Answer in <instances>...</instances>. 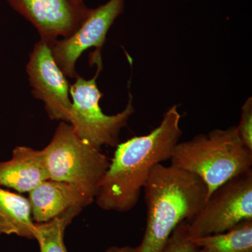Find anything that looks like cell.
Wrapping results in <instances>:
<instances>
[{
  "label": "cell",
  "mask_w": 252,
  "mask_h": 252,
  "mask_svg": "<svg viewBox=\"0 0 252 252\" xmlns=\"http://www.w3.org/2000/svg\"><path fill=\"white\" fill-rule=\"evenodd\" d=\"M180 119L172 106L152 132L118 144L94 198L101 209L127 212L136 206L153 167L171 158L182 135Z\"/></svg>",
  "instance_id": "6da1fadb"
},
{
  "label": "cell",
  "mask_w": 252,
  "mask_h": 252,
  "mask_svg": "<svg viewBox=\"0 0 252 252\" xmlns=\"http://www.w3.org/2000/svg\"><path fill=\"white\" fill-rule=\"evenodd\" d=\"M143 189L147 225L136 252H163L177 225L193 220L206 201L207 186L194 174L158 163L151 171Z\"/></svg>",
  "instance_id": "7a4b0ae2"
},
{
  "label": "cell",
  "mask_w": 252,
  "mask_h": 252,
  "mask_svg": "<svg viewBox=\"0 0 252 252\" xmlns=\"http://www.w3.org/2000/svg\"><path fill=\"white\" fill-rule=\"evenodd\" d=\"M170 160L172 166L200 177L207 186L208 198L227 181L252 170V152L233 126L179 142Z\"/></svg>",
  "instance_id": "3957f363"
},
{
  "label": "cell",
  "mask_w": 252,
  "mask_h": 252,
  "mask_svg": "<svg viewBox=\"0 0 252 252\" xmlns=\"http://www.w3.org/2000/svg\"><path fill=\"white\" fill-rule=\"evenodd\" d=\"M41 153L49 180L79 186L94 196L110 162L100 149L82 140L64 122Z\"/></svg>",
  "instance_id": "277c9868"
},
{
  "label": "cell",
  "mask_w": 252,
  "mask_h": 252,
  "mask_svg": "<svg viewBox=\"0 0 252 252\" xmlns=\"http://www.w3.org/2000/svg\"><path fill=\"white\" fill-rule=\"evenodd\" d=\"M93 61L97 64V70L93 79L86 80L78 76L75 82L69 87L72 97V108L68 123L72 126L82 140L96 148L102 146L117 147L119 134L123 127L133 114L132 97L130 95L128 103L124 111L115 115H106L99 107V99L103 94L97 86V78L102 68L100 51L93 54Z\"/></svg>",
  "instance_id": "5b68a950"
},
{
  "label": "cell",
  "mask_w": 252,
  "mask_h": 252,
  "mask_svg": "<svg viewBox=\"0 0 252 252\" xmlns=\"http://www.w3.org/2000/svg\"><path fill=\"white\" fill-rule=\"evenodd\" d=\"M252 220V169L227 181L207 198L188 222L190 239L224 233Z\"/></svg>",
  "instance_id": "8992f818"
},
{
  "label": "cell",
  "mask_w": 252,
  "mask_h": 252,
  "mask_svg": "<svg viewBox=\"0 0 252 252\" xmlns=\"http://www.w3.org/2000/svg\"><path fill=\"white\" fill-rule=\"evenodd\" d=\"M124 0H109L91 9L79 28L63 39L47 41L51 53L66 77L77 78L75 65L83 52L91 47L100 51L113 23L123 12Z\"/></svg>",
  "instance_id": "52a82bcc"
},
{
  "label": "cell",
  "mask_w": 252,
  "mask_h": 252,
  "mask_svg": "<svg viewBox=\"0 0 252 252\" xmlns=\"http://www.w3.org/2000/svg\"><path fill=\"white\" fill-rule=\"evenodd\" d=\"M27 72L33 96L44 102L50 119L68 123L72 108L70 86L45 39H41L34 45L30 55Z\"/></svg>",
  "instance_id": "ba28073f"
},
{
  "label": "cell",
  "mask_w": 252,
  "mask_h": 252,
  "mask_svg": "<svg viewBox=\"0 0 252 252\" xmlns=\"http://www.w3.org/2000/svg\"><path fill=\"white\" fill-rule=\"evenodd\" d=\"M46 41L67 37L79 28L90 9L72 0H7Z\"/></svg>",
  "instance_id": "9c48e42d"
},
{
  "label": "cell",
  "mask_w": 252,
  "mask_h": 252,
  "mask_svg": "<svg viewBox=\"0 0 252 252\" xmlns=\"http://www.w3.org/2000/svg\"><path fill=\"white\" fill-rule=\"evenodd\" d=\"M95 196L79 186L47 180L29 193L32 216L34 223L56 218L71 208H84L94 201Z\"/></svg>",
  "instance_id": "30bf717a"
},
{
  "label": "cell",
  "mask_w": 252,
  "mask_h": 252,
  "mask_svg": "<svg viewBox=\"0 0 252 252\" xmlns=\"http://www.w3.org/2000/svg\"><path fill=\"white\" fill-rule=\"evenodd\" d=\"M47 180L41 150L18 146L10 160L0 162V186L19 193H30Z\"/></svg>",
  "instance_id": "8fae6325"
},
{
  "label": "cell",
  "mask_w": 252,
  "mask_h": 252,
  "mask_svg": "<svg viewBox=\"0 0 252 252\" xmlns=\"http://www.w3.org/2000/svg\"><path fill=\"white\" fill-rule=\"evenodd\" d=\"M34 226L28 198L0 187V235L34 239Z\"/></svg>",
  "instance_id": "7c38bea8"
},
{
  "label": "cell",
  "mask_w": 252,
  "mask_h": 252,
  "mask_svg": "<svg viewBox=\"0 0 252 252\" xmlns=\"http://www.w3.org/2000/svg\"><path fill=\"white\" fill-rule=\"evenodd\" d=\"M204 252H252V220L224 233L191 239Z\"/></svg>",
  "instance_id": "4fadbf2b"
},
{
  "label": "cell",
  "mask_w": 252,
  "mask_h": 252,
  "mask_svg": "<svg viewBox=\"0 0 252 252\" xmlns=\"http://www.w3.org/2000/svg\"><path fill=\"white\" fill-rule=\"evenodd\" d=\"M81 210L74 207L49 221L35 223L34 239L39 243L40 252H67L64 245V232Z\"/></svg>",
  "instance_id": "5bb4252c"
},
{
  "label": "cell",
  "mask_w": 252,
  "mask_h": 252,
  "mask_svg": "<svg viewBox=\"0 0 252 252\" xmlns=\"http://www.w3.org/2000/svg\"><path fill=\"white\" fill-rule=\"evenodd\" d=\"M188 220L177 225L167 240L163 252H204L188 235Z\"/></svg>",
  "instance_id": "9a60e30c"
},
{
  "label": "cell",
  "mask_w": 252,
  "mask_h": 252,
  "mask_svg": "<svg viewBox=\"0 0 252 252\" xmlns=\"http://www.w3.org/2000/svg\"><path fill=\"white\" fill-rule=\"evenodd\" d=\"M242 142L252 152V100L247 99L242 107L241 120L237 127Z\"/></svg>",
  "instance_id": "2e32d148"
},
{
  "label": "cell",
  "mask_w": 252,
  "mask_h": 252,
  "mask_svg": "<svg viewBox=\"0 0 252 252\" xmlns=\"http://www.w3.org/2000/svg\"><path fill=\"white\" fill-rule=\"evenodd\" d=\"M106 252H136V248L132 247H111Z\"/></svg>",
  "instance_id": "e0dca14e"
},
{
  "label": "cell",
  "mask_w": 252,
  "mask_h": 252,
  "mask_svg": "<svg viewBox=\"0 0 252 252\" xmlns=\"http://www.w3.org/2000/svg\"><path fill=\"white\" fill-rule=\"evenodd\" d=\"M72 1H75V2H78V3L84 2V1H83V0H72Z\"/></svg>",
  "instance_id": "ac0fdd59"
}]
</instances>
